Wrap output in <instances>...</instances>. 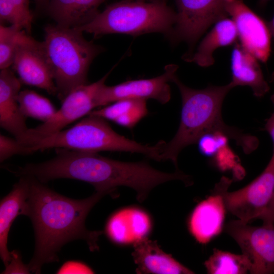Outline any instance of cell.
Here are the masks:
<instances>
[{
    "instance_id": "obj_25",
    "label": "cell",
    "mask_w": 274,
    "mask_h": 274,
    "mask_svg": "<svg viewBox=\"0 0 274 274\" xmlns=\"http://www.w3.org/2000/svg\"><path fill=\"white\" fill-rule=\"evenodd\" d=\"M24 29L11 25L0 26V68H7L12 65L16 49L20 37Z\"/></svg>"
},
{
    "instance_id": "obj_5",
    "label": "cell",
    "mask_w": 274,
    "mask_h": 274,
    "mask_svg": "<svg viewBox=\"0 0 274 274\" xmlns=\"http://www.w3.org/2000/svg\"><path fill=\"white\" fill-rule=\"evenodd\" d=\"M176 18V12L164 0H121L108 6L89 23L73 28L92 33L95 38L110 33L137 36L154 32L169 37Z\"/></svg>"
},
{
    "instance_id": "obj_9",
    "label": "cell",
    "mask_w": 274,
    "mask_h": 274,
    "mask_svg": "<svg viewBox=\"0 0 274 274\" xmlns=\"http://www.w3.org/2000/svg\"><path fill=\"white\" fill-rule=\"evenodd\" d=\"M176 22L169 36L173 43L186 42L192 49L212 24L227 17L223 0H175Z\"/></svg>"
},
{
    "instance_id": "obj_17",
    "label": "cell",
    "mask_w": 274,
    "mask_h": 274,
    "mask_svg": "<svg viewBox=\"0 0 274 274\" xmlns=\"http://www.w3.org/2000/svg\"><path fill=\"white\" fill-rule=\"evenodd\" d=\"M132 256L137 273L191 274L194 272L164 252L147 237L134 243Z\"/></svg>"
},
{
    "instance_id": "obj_34",
    "label": "cell",
    "mask_w": 274,
    "mask_h": 274,
    "mask_svg": "<svg viewBox=\"0 0 274 274\" xmlns=\"http://www.w3.org/2000/svg\"><path fill=\"white\" fill-rule=\"evenodd\" d=\"M271 101L273 105V111L270 117L266 121L265 129L268 133L272 139L274 148V94L271 96Z\"/></svg>"
},
{
    "instance_id": "obj_24",
    "label": "cell",
    "mask_w": 274,
    "mask_h": 274,
    "mask_svg": "<svg viewBox=\"0 0 274 274\" xmlns=\"http://www.w3.org/2000/svg\"><path fill=\"white\" fill-rule=\"evenodd\" d=\"M33 15L29 0H0V20L23 28L30 34Z\"/></svg>"
},
{
    "instance_id": "obj_31",
    "label": "cell",
    "mask_w": 274,
    "mask_h": 274,
    "mask_svg": "<svg viewBox=\"0 0 274 274\" xmlns=\"http://www.w3.org/2000/svg\"><path fill=\"white\" fill-rule=\"evenodd\" d=\"M12 260L3 273H28L30 272L28 265H24L21 260L19 253L16 251L12 252Z\"/></svg>"
},
{
    "instance_id": "obj_13",
    "label": "cell",
    "mask_w": 274,
    "mask_h": 274,
    "mask_svg": "<svg viewBox=\"0 0 274 274\" xmlns=\"http://www.w3.org/2000/svg\"><path fill=\"white\" fill-rule=\"evenodd\" d=\"M224 10L233 21L241 45L258 60L266 62L270 52L267 23L242 0H223Z\"/></svg>"
},
{
    "instance_id": "obj_32",
    "label": "cell",
    "mask_w": 274,
    "mask_h": 274,
    "mask_svg": "<svg viewBox=\"0 0 274 274\" xmlns=\"http://www.w3.org/2000/svg\"><path fill=\"white\" fill-rule=\"evenodd\" d=\"M93 270L87 265L78 261H70L64 263L58 273H92Z\"/></svg>"
},
{
    "instance_id": "obj_37",
    "label": "cell",
    "mask_w": 274,
    "mask_h": 274,
    "mask_svg": "<svg viewBox=\"0 0 274 274\" xmlns=\"http://www.w3.org/2000/svg\"><path fill=\"white\" fill-rule=\"evenodd\" d=\"M126 1H140V2H146L147 0H123ZM153 1V0H151ZM165 1V0H164Z\"/></svg>"
},
{
    "instance_id": "obj_19",
    "label": "cell",
    "mask_w": 274,
    "mask_h": 274,
    "mask_svg": "<svg viewBox=\"0 0 274 274\" xmlns=\"http://www.w3.org/2000/svg\"><path fill=\"white\" fill-rule=\"evenodd\" d=\"M107 0H49L46 7L57 25L80 27L90 22L99 12V6Z\"/></svg>"
},
{
    "instance_id": "obj_15",
    "label": "cell",
    "mask_w": 274,
    "mask_h": 274,
    "mask_svg": "<svg viewBox=\"0 0 274 274\" xmlns=\"http://www.w3.org/2000/svg\"><path fill=\"white\" fill-rule=\"evenodd\" d=\"M30 179L21 176L11 191L1 200L0 203V256L5 267L12 260V252L7 247L8 236L14 220L20 215L28 216Z\"/></svg>"
},
{
    "instance_id": "obj_16",
    "label": "cell",
    "mask_w": 274,
    "mask_h": 274,
    "mask_svg": "<svg viewBox=\"0 0 274 274\" xmlns=\"http://www.w3.org/2000/svg\"><path fill=\"white\" fill-rule=\"evenodd\" d=\"M9 67L0 72V126L17 138L28 129L17 100L21 82Z\"/></svg>"
},
{
    "instance_id": "obj_30",
    "label": "cell",
    "mask_w": 274,
    "mask_h": 274,
    "mask_svg": "<svg viewBox=\"0 0 274 274\" xmlns=\"http://www.w3.org/2000/svg\"><path fill=\"white\" fill-rule=\"evenodd\" d=\"M30 149L20 144L15 138L12 139L0 135V161L4 162L15 155L32 154Z\"/></svg>"
},
{
    "instance_id": "obj_2",
    "label": "cell",
    "mask_w": 274,
    "mask_h": 274,
    "mask_svg": "<svg viewBox=\"0 0 274 274\" xmlns=\"http://www.w3.org/2000/svg\"><path fill=\"white\" fill-rule=\"evenodd\" d=\"M55 149L54 158L31 166L32 175L43 183L57 179H75L91 184L96 191L111 193L116 187L126 186L134 190L137 200L142 202L154 187L181 178L178 171L163 172L144 161L124 162L95 152Z\"/></svg>"
},
{
    "instance_id": "obj_3",
    "label": "cell",
    "mask_w": 274,
    "mask_h": 274,
    "mask_svg": "<svg viewBox=\"0 0 274 274\" xmlns=\"http://www.w3.org/2000/svg\"><path fill=\"white\" fill-rule=\"evenodd\" d=\"M171 82L177 86L181 94V119L174 138L163 145L162 161L170 160L177 168L178 157L182 150L197 143L203 135L216 131L234 140L246 154L257 149L259 141L256 137L227 125L223 120L221 110L224 99L235 87L231 82L223 86L195 89L186 86L175 74Z\"/></svg>"
},
{
    "instance_id": "obj_23",
    "label": "cell",
    "mask_w": 274,
    "mask_h": 274,
    "mask_svg": "<svg viewBox=\"0 0 274 274\" xmlns=\"http://www.w3.org/2000/svg\"><path fill=\"white\" fill-rule=\"evenodd\" d=\"M17 100L20 111L26 118L30 117L44 122L57 111L48 98L32 90L20 91Z\"/></svg>"
},
{
    "instance_id": "obj_8",
    "label": "cell",
    "mask_w": 274,
    "mask_h": 274,
    "mask_svg": "<svg viewBox=\"0 0 274 274\" xmlns=\"http://www.w3.org/2000/svg\"><path fill=\"white\" fill-rule=\"evenodd\" d=\"M111 71L98 81L81 85L71 91L61 101L58 110L47 121L15 138L22 145L30 148L39 141L56 133L80 118L88 115L96 108L94 98Z\"/></svg>"
},
{
    "instance_id": "obj_18",
    "label": "cell",
    "mask_w": 274,
    "mask_h": 274,
    "mask_svg": "<svg viewBox=\"0 0 274 274\" xmlns=\"http://www.w3.org/2000/svg\"><path fill=\"white\" fill-rule=\"evenodd\" d=\"M258 60L243 48L236 44L231 56V82L234 87L248 86L253 94L258 97L264 96L269 90L265 80Z\"/></svg>"
},
{
    "instance_id": "obj_7",
    "label": "cell",
    "mask_w": 274,
    "mask_h": 274,
    "mask_svg": "<svg viewBox=\"0 0 274 274\" xmlns=\"http://www.w3.org/2000/svg\"><path fill=\"white\" fill-rule=\"evenodd\" d=\"M231 182V179L223 176L214 189L222 196L226 211L244 223L258 219L274 190V148L265 169L251 183L237 190L228 192Z\"/></svg>"
},
{
    "instance_id": "obj_28",
    "label": "cell",
    "mask_w": 274,
    "mask_h": 274,
    "mask_svg": "<svg viewBox=\"0 0 274 274\" xmlns=\"http://www.w3.org/2000/svg\"><path fill=\"white\" fill-rule=\"evenodd\" d=\"M212 162L218 169L222 172L232 169L234 178L238 180L245 175V170L239 163L238 157L228 145L219 150L212 157Z\"/></svg>"
},
{
    "instance_id": "obj_11",
    "label": "cell",
    "mask_w": 274,
    "mask_h": 274,
    "mask_svg": "<svg viewBox=\"0 0 274 274\" xmlns=\"http://www.w3.org/2000/svg\"><path fill=\"white\" fill-rule=\"evenodd\" d=\"M178 68L176 64H168L165 66L164 72L162 75L153 78L129 80L111 86L105 84L96 93L94 98L96 107L124 99L151 98L161 104H165L171 97L168 83L172 82Z\"/></svg>"
},
{
    "instance_id": "obj_14",
    "label": "cell",
    "mask_w": 274,
    "mask_h": 274,
    "mask_svg": "<svg viewBox=\"0 0 274 274\" xmlns=\"http://www.w3.org/2000/svg\"><path fill=\"white\" fill-rule=\"evenodd\" d=\"M212 193L195 207L188 220L190 234L202 245L218 236L223 227L226 210L223 198L214 190Z\"/></svg>"
},
{
    "instance_id": "obj_36",
    "label": "cell",
    "mask_w": 274,
    "mask_h": 274,
    "mask_svg": "<svg viewBox=\"0 0 274 274\" xmlns=\"http://www.w3.org/2000/svg\"><path fill=\"white\" fill-rule=\"evenodd\" d=\"M37 7L39 8H46L49 0H34Z\"/></svg>"
},
{
    "instance_id": "obj_4",
    "label": "cell",
    "mask_w": 274,
    "mask_h": 274,
    "mask_svg": "<svg viewBox=\"0 0 274 274\" xmlns=\"http://www.w3.org/2000/svg\"><path fill=\"white\" fill-rule=\"evenodd\" d=\"M42 47L62 101L76 88L87 83L89 66L102 49L87 41L75 28L49 24L44 28Z\"/></svg>"
},
{
    "instance_id": "obj_29",
    "label": "cell",
    "mask_w": 274,
    "mask_h": 274,
    "mask_svg": "<svg viewBox=\"0 0 274 274\" xmlns=\"http://www.w3.org/2000/svg\"><path fill=\"white\" fill-rule=\"evenodd\" d=\"M229 138L224 133L216 131L206 133L198 140V147L200 153L213 157L220 149L228 145Z\"/></svg>"
},
{
    "instance_id": "obj_6",
    "label": "cell",
    "mask_w": 274,
    "mask_h": 274,
    "mask_svg": "<svg viewBox=\"0 0 274 274\" xmlns=\"http://www.w3.org/2000/svg\"><path fill=\"white\" fill-rule=\"evenodd\" d=\"M163 141L150 146L138 143L115 132L106 119L88 115L74 126L63 129L36 142L30 148L32 153L52 148L95 152L120 151L137 153L162 161Z\"/></svg>"
},
{
    "instance_id": "obj_26",
    "label": "cell",
    "mask_w": 274,
    "mask_h": 274,
    "mask_svg": "<svg viewBox=\"0 0 274 274\" xmlns=\"http://www.w3.org/2000/svg\"><path fill=\"white\" fill-rule=\"evenodd\" d=\"M105 232L115 244L125 245L134 243L127 220L126 208L115 212L110 217L106 225Z\"/></svg>"
},
{
    "instance_id": "obj_12",
    "label": "cell",
    "mask_w": 274,
    "mask_h": 274,
    "mask_svg": "<svg viewBox=\"0 0 274 274\" xmlns=\"http://www.w3.org/2000/svg\"><path fill=\"white\" fill-rule=\"evenodd\" d=\"M12 65L21 82L57 95V87L42 42L35 40L25 30L20 37Z\"/></svg>"
},
{
    "instance_id": "obj_10",
    "label": "cell",
    "mask_w": 274,
    "mask_h": 274,
    "mask_svg": "<svg viewBox=\"0 0 274 274\" xmlns=\"http://www.w3.org/2000/svg\"><path fill=\"white\" fill-rule=\"evenodd\" d=\"M225 231L249 259L251 273H274V225L252 226L239 220H232Z\"/></svg>"
},
{
    "instance_id": "obj_33",
    "label": "cell",
    "mask_w": 274,
    "mask_h": 274,
    "mask_svg": "<svg viewBox=\"0 0 274 274\" xmlns=\"http://www.w3.org/2000/svg\"><path fill=\"white\" fill-rule=\"evenodd\" d=\"M258 219L262 220L264 225H274V190L268 205Z\"/></svg>"
},
{
    "instance_id": "obj_22",
    "label": "cell",
    "mask_w": 274,
    "mask_h": 274,
    "mask_svg": "<svg viewBox=\"0 0 274 274\" xmlns=\"http://www.w3.org/2000/svg\"><path fill=\"white\" fill-rule=\"evenodd\" d=\"M204 265L210 274H244L250 272L251 263L244 254H235L217 249Z\"/></svg>"
},
{
    "instance_id": "obj_20",
    "label": "cell",
    "mask_w": 274,
    "mask_h": 274,
    "mask_svg": "<svg viewBox=\"0 0 274 274\" xmlns=\"http://www.w3.org/2000/svg\"><path fill=\"white\" fill-rule=\"evenodd\" d=\"M237 38L233 21L231 19L223 18L215 23L211 30L201 40L196 50L183 59L202 67L210 66L214 63L213 55L215 51L220 47L232 45Z\"/></svg>"
},
{
    "instance_id": "obj_35",
    "label": "cell",
    "mask_w": 274,
    "mask_h": 274,
    "mask_svg": "<svg viewBox=\"0 0 274 274\" xmlns=\"http://www.w3.org/2000/svg\"><path fill=\"white\" fill-rule=\"evenodd\" d=\"M267 25L271 36L274 38V16L271 20L267 23ZM272 79L274 82V73L272 74Z\"/></svg>"
},
{
    "instance_id": "obj_1",
    "label": "cell",
    "mask_w": 274,
    "mask_h": 274,
    "mask_svg": "<svg viewBox=\"0 0 274 274\" xmlns=\"http://www.w3.org/2000/svg\"><path fill=\"white\" fill-rule=\"evenodd\" d=\"M30 179L29 212L35 231L33 256L27 265L30 271L39 273L43 265L58 260V253L66 244L76 239L86 242L90 251L98 250L101 231H90L86 218L94 205L105 195L96 192L83 199H74L50 189L36 178Z\"/></svg>"
},
{
    "instance_id": "obj_27",
    "label": "cell",
    "mask_w": 274,
    "mask_h": 274,
    "mask_svg": "<svg viewBox=\"0 0 274 274\" xmlns=\"http://www.w3.org/2000/svg\"><path fill=\"white\" fill-rule=\"evenodd\" d=\"M127 220L134 242L146 237L150 232L152 223L148 214L136 208H126Z\"/></svg>"
},
{
    "instance_id": "obj_21",
    "label": "cell",
    "mask_w": 274,
    "mask_h": 274,
    "mask_svg": "<svg viewBox=\"0 0 274 274\" xmlns=\"http://www.w3.org/2000/svg\"><path fill=\"white\" fill-rule=\"evenodd\" d=\"M148 114L146 100L124 99L91 111L88 115L100 117L120 126L132 129Z\"/></svg>"
}]
</instances>
